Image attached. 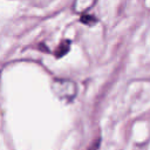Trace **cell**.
Wrapping results in <instances>:
<instances>
[{
    "mask_svg": "<svg viewBox=\"0 0 150 150\" xmlns=\"http://www.w3.org/2000/svg\"><path fill=\"white\" fill-rule=\"evenodd\" d=\"M81 21H82L83 23H86V25H93V23H95L97 20H96V18H94L93 15L82 14V16H81Z\"/></svg>",
    "mask_w": 150,
    "mask_h": 150,
    "instance_id": "4",
    "label": "cell"
},
{
    "mask_svg": "<svg viewBox=\"0 0 150 150\" xmlns=\"http://www.w3.org/2000/svg\"><path fill=\"white\" fill-rule=\"evenodd\" d=\"M52 90L59 100L63 102H71L76 96L77 86L74 81L66 79H56L52 82Z\"/></svg>",
    "mask_w": 150,
    "mask_h": 150,
    "instance_id": "1",
    "label": "cell"
},
{
    "mask_svg": "<svg viewBox=\"0 0 150 150\" xmlns=\"http://www.w3.org/2000/svg\"><path fill=\"white\" fill-rule=\"evenodd\" d=\"M95 0H75L74 1V11L76 13H84L87 9L91 7Z\"/></svg>",
    "mask_w": 150,
    "mask_h": 150,
    "instance_id": "2",
    "label": "cell"
},
{
    "mask_svg": "<svg viewBox=\"0 0 150 150\" xmlns=\"http://www.w3.org/2000/svg\"><path fill=\"white\" fill-rule=\"evenodd\" d=\"M98 148H100V138L95 139V141L91 143V145L88 148V150H98Z\"/></svg>",
    "mask_w": 150,
    "mask_h": 150,
    "instance_id": "5",
    "label": "cell"
},
{
    "mask_svg": "<svg viewBox=\"0 0 150 150\" xmlns=\"http://www.w3.org/2000/svg\"><path fill=\"white\" fill-rule=\"evenodd\" d=\"M69 45H70V42H69L68 40L63 41V42L60 45V47L57 48V52H56V56H57V57H60V56H62L63 54H66V53L68 52V49H69Z\"/></svg>",
    "mask_w": 150,
    "mask_h": 150,
    "instance_id": "3",
    "label": "cell"
}]
</instances>
